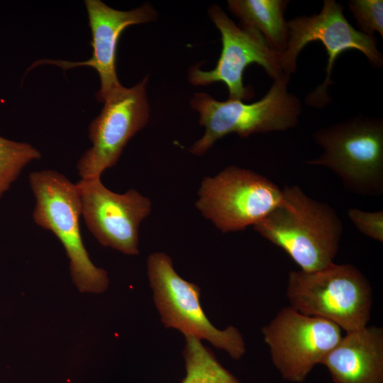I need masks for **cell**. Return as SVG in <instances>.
Wrapping results in <instances>:
<instances>
[{
    "label": "cell",
    "mask_w": 383,
    "mask_h": 383,
    "mask_svg": "<svg viewBox=\"0 0 383 383\" xmlns=\"http://www.w3.org/2000/svg\"><path fill=\"white\" fill-rule=\"evenodd\" d=\"M253 229L283 250L301 270L313 271L333 262L343 223L328 204L306 195L297 185L282 189L280 204Z\"/></svg>",
    "instance_id": "obj_1"
},
{
    "label": "cell",
    "mask_w": 383,
    "mask_h": 383,
    "mask_svg": "<svg viewBox=\"0 0 383 383\" xmlns=\"http://www.w3.org/2000/svg\"><path fill=\"white\" fill-rule=\"evenodd\" d=\"M286 296L298 312L322 318L346 333L367 326L373 303L372 287L350 264H335L313 271L289 272Z\"/></svg>",
    "instance_id": "obj_2"
},
{
    "label": "cell",
    "mask_w": 383,
    "mask_h": 383,
    "mask_svg": "<svg viewBox=\"0 0 383 383\" xmlns=\"http://www.w3.org/2000/svg\"><path fill=\"white\" fill-rule=\"evenodd\" d=\"M289 78L284 76L274 79L265 95L250 104L232 99L221 101L204 92L195 93L190 106L199 113V123L204 126L205 132L189 151L202 155L218 140L230 133L245 138L294 128L299 122L301 105L299 99L288 91Z\"/></svg>",
    "instance_id": "obj_3"
},
{
    "label": "cell",
    "mask_w": 383,
    "mask_h": 383,
    "mask_svg": "<svg viewBox=\"0 0 383 383\" xmlns=\"http://www.w3.org/2000/svg\"><path fill=\"white\" fill-rule=\"evenodd\" d=\"M28 180L35 199L33 221L55 234L63 245L77 289L84 293L105 292L109 282L107 272L92 262L80 233L81 204L76 184L51 170L31 172Z\"/></svg>",
    "instance_id": "obj_4"
},
{
    "label": "cell",
    "mask_w": 383,
    "mask_h": 383,
    "mask_svg": "<svg viewBox=\"0 0 383 383\" xmlns=\"http://www.w3.org/2000/svg\"><path fill=\"white\" fill-rule=\"evenodd\" d=\"M313 140L322 148L307 165L333 172L346 189L364 196L383 192V121L355 116L317 130Z\"/></svg>",
    "instance_id": "obj_5"
},
{
    "label": "cell",
    "mask_w": 383,
    "mask_h": 383,
    "mask_svg": "<svg viewBox=\"0 0 383 383\" xmlns=\"http://www.w3.org/2000/svg\"><path fill=\"white\" fill-rule=\"evenodd\" d=\"M147 271L155 304L165 328L206 340L235 360L243 356L246 347L239 330L233 326L220 330L209 321L200 304V288L177 273L169 255L161 252L150 254Z\"/></svg>",
    "instance_id": "obj_6"
},
{
    "label": "cell",
    "mask_w": 383,
    "mask_h": 383,
    "mask_svg": "<svg viewBox=\"0 0 383 383\" xmlns=\"http://www.w3.org/2000/svg\"><path fill=\"white\" fill-rule=\"evenodd\" d=\"M289 38L286 50L282 52L285 74L296 70L297 57L309 43L321 42L327 52L326 75L306 97V103L312 107L321 108L331 101L328 87L333 84L331 72L338 57L348 50H356L365 55L370 64L379 68L383 63L382 53L377 46V38L355 29L343 14V6L334 0H325L318 14L298 16L287 21Z\"/></svg>",
    "instance_id": "obj_7"
},
{
    "label": "cell",
    "mask_w": 383,
    "mask_h": 383,
    "mask_svg": "<svg viewBox=\"0 0 383 383\" xmlns=\"http://www.w3.org/2000/svg\"><path fill=\"white\" fill-rule=\"evenodd\" d=\"M282 189L250 170L229 166L201 181L196 207L222 233L254 226L281 203Z\"/></svg>",
    "instance_id": "obj_8"
},
{
    "label": "cell",
    "mask_w": 383,
    "mask_h": 383,
    "mask_svg": "<svg viewBox=\"0 0 383 383\" xmlns=\"http://www.w3.org/2000/svg\"><path fill=\"white\" fill-rule=\"evenodd\" d=\"M209 16L221 33V52L211 70H201L199 65L189 68L188 79L192 84L223 82L229 99L243 101L254 96L252 89L243 84V73L250 65L262 67L273 80L288 76L284 71L282 52L272 49L258 31L237 26L217 4L209 8Z\"/></svg>",
    "instance_id": "obj_9"
},
{
    "label": "cell",
    "mask_w": 383,
    "mask_h": 383,
    "mask_svg": "<svg viewBox=\"0 0 383 383\" xmlns=\"http://www.w3.org/2000/svg\"><path fill=\"white\" fill-rule=\"evenodd\" d=\"M148 81L146 76L131 88L121 86L105 99L100 114L88 128L92 145L77 164L81 179L101 177L116 164L131 138L146 126L150 116Z\"/></svg>",
    "instance_id": "obj_10"
},
{
    "label": "cell",
    "mask_w": 383,
    "mask_h": 383,
    "mask_svg": "<svg viewBox=\"0 0 383 383\" xmlns=\"http://www.w3.org/2000/svg\"><path fill=\"white\" fill-rule=\"evenodd\" d=\"M273 365L282 377L303 382L315 365L339 343L342 330L328 321L282 308L262 328Z\"/></svg>",
    "instance_id": "obj_11"
},
{
    "label": "cell",
    "mask_w": 383,
    "mask_h": 383,
    "mask_svg": "<svg viewBox=\"0 0 383 383\" xmlns=\"http://www.w3.org/2000/svg\"><path fill=\"white\" fill-rule=\"evenodd\" d=\"M76 185L81 216L98 242L126 255H138L139 227L150 213L151 201L135 189L115 193L101 177L80 179Z\"/></svg>",
    "instance_id": "obj_12"
},
{
    "label": "cell",
    "mask_w": 383,
    "mask_h": 383,
    "mask_svg": "<svg viewBox=\"0 0 383 383\" xmlns=\"http://www.w3.org/2000/svg\"><path fill=\"white\" fill-rule=\"evenodd\" d=\"M84 2L92 36L91 57L82 62L40 60L34 62L30 69L42 64L55 65L64 70L79 66L92 67L100 79V88L96 97L99 102H104L112 91L122 86L116 69V52L121 33L130 26L155 21L157 12L148 3L130 11H119L100 0Z\"/></svg>",
    "instance_id": "obj_13"
},
{
    "label": "cell",
    "mask_w": 383,
    "mask_h": 383,
    "mask_svg": "<svg viewBox=\"0 0 383 383\" xmlns=\"http://www.w3.org/2000/svg\"><path fill=\"white\" fill-rule=\"evenodd\" d=\"M335 383H383V328L348 332L321 363Z\"/></svg>",
    "instance_id": "obj_14"
},
{
    "label": "cell",
    "mask_w": 383,
    "mask_h": 383,
    "mask_svg": "<svg viewBox=\"0 0 383 383\" xmlns=\"http://www.w3.org/2000/svg\"><path fill=\"white\" fill-rule=\"evenodd\" d=\"M289 1L229 0L228 9L240 22V26L258 31L270 46L280 52L287 45L289 28L284 11Z\"/></svg>",
    "instance_id": "obj_15"
},
{
    "label": "cell",
    "mask_w": 383,
    "mask_h": 383,
    "mask_svg": "<svg viewBox=\"0 0 383 383\" xmlns=\"http://www.w3.org/2000/svg\"><path fill=\"white\" fill-rule=\"evenodd\" d=\"M185 336L186 376L182 383H241L218 362L210 348L193 335Z\"/></svg>",
    "instance_id": "obj_16"
},
{
    "label": "cell",
    "mask_w": 383,
    "mask_h": 383,
    "mask_svg": "<svg viewBox=\"0 0 383 383\" xmlns=\"http://www.w3.org/2000/svg\"><path fill=\"white\" fill-rule=\"evenodd\" d=\"M40 157V152L30 144L0 136V198L10 189L23 169Z\"/></svg>",
    "instance_id": "obj_17"
},
{
    "label": "cell",
    "mask_w": 383,
    "mask_h": 383,
    "mask_svg": "<svg viewBox=\"0 0 383 383\" xmlns=\"http://www.w3.org/2000/svg\"><path fill=\"white\" fill-rule=\"evenodd\" d=\"M348 6L359 31L372 36L378 33L383 36L382 0H352L348 2Z\"/></svg>",
    "instance_id": "obj_18"
},
{
    "label": "cell",
    "mask_w": 383,
    "mask_h": 383,
    "mask_svg": "<svg viewBox=\"0 0 383 383\" xmlns=\"http://www.w3.org/2000/svg\"><path fill=\"white\" fill-rule=\"evenodd\" d=\"M348 217L357 229L365 235L383 242V211H365L350 209Z\"/></svg>",
    "instance_id": "obj_19"
}]
</instances>
